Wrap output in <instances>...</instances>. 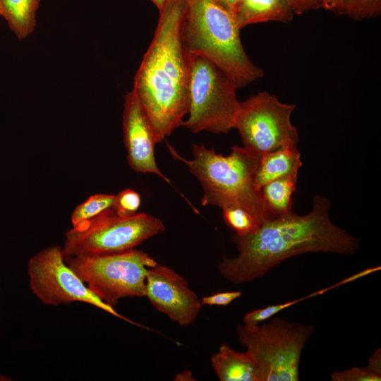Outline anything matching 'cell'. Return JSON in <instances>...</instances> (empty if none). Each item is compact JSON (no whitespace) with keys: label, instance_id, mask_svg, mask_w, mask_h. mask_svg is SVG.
<instances>
[{"label":"cell","instance_id":"6da1fadb","mask_svg":"<svg viewBox=\"0 0 381 381\" xmlns=\"http://www.w3.org/2000/svg\"><path fill=\"white\" fill-rule=\"evenodd\" d=\"M329 207L326 198L315 195L313 209L307 214L290 211L264 221L250 234H234L231 240L238 255L224 257L219 265V274L234 284H242L263 277L295 255L307 253L355 254L361 240L331 222Z\"/></svg>","mask_w":381,"mask_h":381},{"label":"cell","instance_id":"7a4b0ae2","mask_svg":"<svg viewBox=\"0 0 381 381\" xmlns=\"http://www.w3.org/2000/svg\"><path fill=\"white\" fill-rule=\"evenodd\" d=\"M153 38L133 80V92L157 142L181 126L189 108V55L182 39L186 0H167L159 10Z\"/></svg>","mask_w":381,"mask_h":381},{"label":"cell","instance_id":"3957f363","mask_svg":"<svg viewBox=\"0 0 381 381\" xmlns=\"http://www.w3.org/2000/svg\"><path fill=\"white\" fill-rule=\"evenodd\" d=\"M167 144L173 158L186 164L200 181L203 189L202 205L238 207L250 212L260 224L271 219L262 191L255 185L262 155L234 145L231 154L224 156L202 144H194L193 157L187 159Z\"/></svg>","mask_w":381,"mask_h":381},{"label":"cell","instance_id":"277c9868","mask_svg":"<svg viewBox=\"0 0 381 381\" xmlns=\"http://www.w3.org/2000/svg\"><path fill=\"white\" fill-rule=\"evenodd\" d=\"M182 39L188 54L207 58L243 88L263 75L246 53L234 16L212 0H186Z\"/></svg>","mask_w":381,"mask_h":381},{"label":"cell","instance_id":"5b68a950","mask_svg":"<svg viewBox=\"0 0 381 381\" xmlns=\"http://www.w3.org/2000/svg\"><path fill=\"white\" fill-rule=\"evenodd\" d=\"M238 340L255 358L260 381H298L302 351L315 332L311 325L274 318L261 326L238 324Z\"/></svg>","mask_w":381,"mask_h":381},{"label":"cell","instance_id":"8992f818","mask_svg":"<svg viewBox=\"0 0 381 381\" xmlns=\"http://www.w3.org/2000/svg\"><path fill=\"white\" fill-rule=\"evenodd\" d=\"M189 55L188 117L181 126L193 133L226 134L234 128L240 107L238 89L215 64L203 56Z\"/></svg>","mask_w":381,"mask_h":381},{"label":"cell","instance_id":"52a82bcc","mask_svg":"<svg viewBox=\"0 0 381 381\" xmlns=\"http://www.w3.org/2000/svg\"><path fill=\"white\" fill-rule=\"evenodd\" d=\"M165 230L161 220L146 213L123 217L109 207L66 233L64 256H99L135 248Z\"/></svg>","mask_w":381,"mask_h":381},{"label":"cell","instance_id":"ba28073f","mask_svg":"<svg viewBox=\"0 0 381 381\" xmlns=\"http://www.w3.org/2000/svg\"><path fill=\"white\" fill-rule=\"evenodd\" d=\"M65 260L91 292L114 308L121 298L145 296L147 269L157 263L135 248L106 255L65 257Z\"/></svg>","mask_w":381,"mask_h":381},{"label":"cell","instance_id":"9c48e42d","mask_svg":"<svg viewBox=\"0 0 381 381\" xmlns=\"http://www.w3.org/2000/svg\"><path fill=\"white\" fill-rule=\"evenodd\" d=\"M295 108V104L281 102L266 91L240 102L234 128L238 131L243 147L262 155L297 145L298 133L291 122Z\"/></svg>","mask_w":381,"mask_h":381},{"label":"cell","instance_id":"30bf717a","mask_svg":"<svg viewBox=\"0 0 381 381\" xmlns=\"http://www.w3.org/2000/svg\"><path fill=\"white\" fill-rule=\"evenodd\" d=\"M30 289L44 304L59 306L83 302L138 326L97 298L68 267L62 247L51 246L31 257L28 262Z\"/></svg>","mask_w":381,"mask_h":381},{"label":"cell","instance_id":"8fae6325","mask_svg":"<svg viewBox=\"0 0 381 381\" xmlns=\"http://www.w3.org/2000/svg\"><path fill=\"white\" fill-rule=\"evenodd\" d=\"M145 296L159 312L182 327L197 318L202 306L183 277L158 263L147 269Z\"/></svg>","mask_w":381,"mask_h":381},{"label":"cell","instance_id":"7c38bea8","mask_svg":"<svg viewBox=\"0 0 381 381\" xmlns=\"http://www.w3.org/2000/svg\"><path fill=\"white\" fill-rule=\"evenodd\" d=\"M123 142L130 167L136 172L154 174L170 181L159 169L155 157V132L133 90L124 97Z\"/></svg>","mask_w":381,"mask_h":381},{"label":"cell","instance_id":"4fadbf2b","mask_svg":"<svg viewBox=\"0 0 381 381\" xmlns=\"http://www.w3.org/2000/svg\"><path fill=\"white\" fill-rule=\"evenodd\" d=\"M212 367L221 381H260L257 362L246 351L239 352L227 344L211 356Z\"/></svg>","mask_w":381,"mask_h":381},{"label":"cell","instance_id":"5bb4252c","mask_svg":"<svg viewBox=\"0 0 381 381\" xmlns=\"http://www.w3.org/2000/svg\"><path fill=\"white\" fill-rule=\"evenodd\" d=\"M302 166L297 145H290L262 154L255 176V185L261 190L267 183L284 176H298Z\"/></svg>","mask_w":381,"mask_h":381},{"label":"cell","instance_id":"9a60e30c","mask_svg":"<svg viewBox=\"0 0 381 381\" xmlns=\"http://www.w3.org/2000/svg\"><path fill=\"white\" fill-rule=\"evenodd\" d=\"M294 15L290 0H243L236 20L241 30L248 25L267 21L288 23Z\"/></svg>","mask_w":381,"mask_h":381},{"label":"cell","instance_id":"2e32d148","mask_svg":"<svg viewBox=\"0 0 381 381\" xmlns=\"http://www.w3.org/2000/svg\"><path fill=\"white\" fill-rule=\"evenodd\" d=\"M40 0H0V16L18 40L30 35L36 26Z\"/></svg>","mask_w":381,"mask_h":381},{"label":"cell","instance_id":"e0dca14e","mask_svg":"<svg viewBox=\"0 0 381 381\" xmlns=\"http://www.w3.org/2000/svg\"><path fill=\"white\" fill-rule=\"evenodd\" d=\"M298 176H284L273 180L261 188L271 219L291 211L292 195Z\"/></svg>","mask_w":381,"mask_h":381},{"label":"cell","instance_id":"ac0fdd59","mask_svg":"<svg viewBox=\"0 0 381 381\" xmlns=\"http://www.w3.org/2000/svg\"><path fill=\"white\" fill-rule=\"evenodd\" d=\"M114 196L106 193H97L90 195L73 210L71 217L73 226H77L111 207Z\"/></svg>","mask_w":381,"mask_h":381},{"label":"cell","instance_id":"d6986e66","mask_svg":"<svg viewBox=\"0 0 381 381\" xmlns=\"http://www.w3.org/2000/svg\"><path fill=\"white\" fill-rule=\"evenodd\" d=\"M223 218L226 225L238 235H246L255 231L260 224L247 210L238 207L222 208Z\"/></svg>","mask_w":381,"mask_h":381},{"label":"cell","instance_id":"ffe728a7","mask_svg":"<svg viewBox=\"0 0 381 381\" xmlns=\"http://www.w3.org/2000/svg\"><path fill=\"white\" fill-rule=\"evenodd\" d=\"M333 289V286H329L327 288L321 289L318 291L310 294L304 297L293 300L291 301L286 302L284 303H279L275 305H268L264 308L256 309L246 313L243 317V325L249 327L259 325L260 323L266 321L271 317L275 315L282 310L296 304L303 300L308 299L313 296L323 294L326 291Z\"/></svg>","mask_w":381,"mask_h":381},{"label":"cell","instance_id":"44dd1931","mask_svg":"<svg viewBox=\"0 0 381 381\" xmlns=\"http://www.w3.org/2000/svg\"><path fill=\"white\" fill-rule=\"evenodd\" d=\"M141 203L140 196L134 190L127 188L114 196L112 207L123 217L133 216L137 213Z\"/></svg>","mask_w":381,"mask_h":381},{"label":"cell","instance_id":"7402d4cb","mask_svg":"<svg viewBox=\"0 0 381 381\" xmlns=\"http://www.w3.org/2000/svg\"><path fill=\"white\" fill-rule=\"evenodd\" d=\"M332 381H380L381 374L368 366L353 367L343 371H335L331 375Z\"/></svg>","mask_w":381,"mask_h":381},{"label":"cell","instance_id":"603a6c76","mask_svg":"<svg viewBox=\"0 0 381 381\" xmlns=\"http://www.w3.org/2000/svg\"><path fill=\"white\" fill-rule=\"evenodd\" d=\"M381 12V0H358L348 15L355 20L376 17Z\"/></svg>","mask_w":381,"mask_h":381},{"label":"cell","instance_id":"cb8c5ba5","mask_svg":"<svg viewBox=\"0 0 381 381\" xmlns=\"http://www.w3.org/2000/svg\"><path fill=\"white\" fill-rule=\"evenodd\" d=\"M242 295L239 291L217 292L204 296L200 301L202 305L226 306Z\"/></svg>","mask_w":381,"mask_h":381},{"label":"cell","instance_id":"d4e9b609","mask_svg":"<svg viewBox=\"0 0 381 381\" xmlns=\"http://www.w3.org/2000/svg\"><path fill=\"white\" fill-rule=\"evenodd\" d=\"M358 0H320V8L339 14H346L353 9Z\"/></svg>","mask_w":381,"mask_h":381},{"label":"cell","instance_id":"484cf974","mask_svg":"<svg viewBox=\"0 0 381 381\" xmlns=\"http://www.w3.org/2000/svg\"><path fill=\"white\" fill-rule=\"evenodd\" d=\"M294 14L301 15L320 8V0H290Z\"/></svg>","mask_w":381,"mask_h":381},{"label":"cell","instance_id":"4316f807","mask_svg":"<svg viewBox=\"0 0 381 381\" xmlns=\"http://www.w3.org/2000/svg\"><path fill=\"white\" fill-rule=\"evenodd\" d=\"M236 19L243 0H212Z\"/></svg>","mask_w":381,"mask_h":381},{"label":"cell","instance_id":"83f0119b","mask_svg":"<svg viewBox=\"0 0 381 381\" xmlns=\"http://www.w3.org/2000/svg\"><path fill=\"white\" fill-rule=\"evenodd\" d=\"M367 366L374 372L381 374V351L377 349L369 358Z\"/></svg>","mask_w":381,"mask_h":381},{"label":"cell","instance_id":"f1b7e54d","mask_svg":"<svg viewBox=\"0 0 381 381\" xmlns=\"http://www.w3.org/2000/svg\"><path fill=\"white\" fill-rule=\"evenodd\" d=\"M381 269V267L379 266V267H372V268H368V269H365V270H363L356 274H354L351 276H350L349 277H347L344 279H343L342 281L339 282V285H342V284H346V283H349V282H353L359 278H361L363 277H365L372 272H376L377 270H380Z\"/></svg>","mask_w":381,"mask_h":381},{"label":"cell","instance_id":"f546056e","mask_svg":"<svg viewBox=\"0 0 381 381\" xmlns=\"http://www.w3.org/2000/svg\"><path fill=\"white\" fill-rule=\"evenodd\" d=\"M176 381H190L195 380L192 375V373L190 370H185L183 372L177 373L174 378Z\"/></svg>","mask_w":381,"mask_h":381},{"label":"cell","instance_id":"4dcf8cb0","mask_svg":"<svg viewBox=\"0 0 381 381\" xmlns=\"http://www.w3.org/2000/svg\"><path fill=\"white\" fill-rule=\"evenodd\" d=\"M150 1H151L154 4V5L157 7L158 10H160L167 0H150Z\"/></svg>","mask_w":381,"mask_h":381},{"label":"cell","instance_id":"1f68e13d","mask_svg":"<svg viewBox=\"0 0 381 381\" xmlns=\"http://www.w3.org/2000/svg\"><path fill=\"white\" fill-rule=\"evenodd\" d=\"M7 380H10V379L7 377H4L0 375V381H7Z\"/></svg>","mask_w":381,"mask_h":381}]
</instances>
